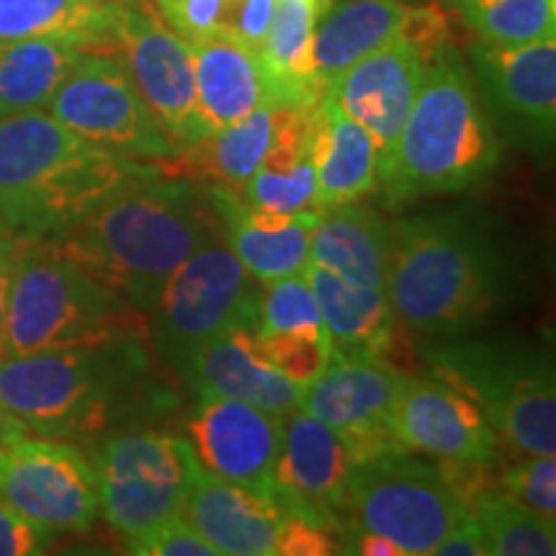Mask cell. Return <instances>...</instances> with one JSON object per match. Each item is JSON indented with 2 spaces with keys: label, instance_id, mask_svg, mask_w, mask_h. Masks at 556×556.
<instances>
[{
  "label": "cell",
  "instance_id": "obj_1",
  "mask_svg": "<svg viewBox=\"0 0 556 556\" xmlns=\"http://www.w3.org/2000/svg\"><path fill=\"white\" fill-rule=\"evenodd\" d=\"M217 235L222 222L208 189L155 173L129 180L54 240L80 268L150 315L180 263Z\"/></svg>",
  "mask_w": 556,
  "mask_h": 556
},
{
  "label": "cell",
  "instance_id": "obj_2",
  "mask_svg": "<svg viewBox=\"0 0 556 556\" xmlns=\"http://www.w3.org/2000/svg\"><path fill=\"white\" fill-rule=\"evenodd\" d=\"M165 173L96 148L47 114L0 119V217L24 238H60L129 180Z\"/></svg>",
  "mask_w": 556,
  "mask_h": 556
},
{
  "label": "cell",
  "instance_id": "obj_3",
  "mask_svg": "<svg viewBox=\"0 0 556 556\" xmlns=\"http://www.w3.org/2000/svg\"><path fill=\"white\" fill-rule=\"evenodd\" d=\"M384 291L409 332L454 340L500 309L505 270L492 240L464 214L409 217L394 222Z\"/></svg>",
  "mask_w": 556,
  "mask_h": 556
},
{
  "label": "cell",
  "instance_id": "obj_4",
  "mask_svg": "<svg viewBox=\"0 0 556 556\" xmlns=\"http://www.w3.org/2000/svg\"><path fill=\"white\" fill-rule=\"evenodd\" d=\"M144 340L75 345L0 358V409L26 433L96 441L135 409Z\"/></svg>",
  "mask_w": 556,
  "mask_h": 556
},
{
  "label": "cell",
  "instance_id": "obj_5",
  "mask_svg": "<svg viewBox=\"0 0 556 556\" xmlns=\"http://www.w3.org/2000/svg\"><path fill=\"white\" fill-rule=\"evenodd\" d=\"M500 155L503 144L475 80L441 54L428 65L377 193L397 208L435 193L469 191L492 176Z\"/></svg>",
  "mask_w": 556,
  "mask_h": 556
},
{
  "label": "cell",
  "instance_id": "obj_6",
  "mask_svg": "<svg viewBox=\"0 0 556 556\" xmlns=\"http://www.w3.org/2000/svg\"><path fill=\"white\" fill-rule=\"evenodd\" d=\"M148 336L144 312L80 268L58 240L18 235L3 358Z\"/></svg>",
  "mask_w": 556,
  "mask_h": 556
},
{
  "label": "cell",
  "instance_id": "obj_7",
  "mask_svg": "<svg viewBox=\"0 0 556 556\" xmlns=\"http://www.w3.org/2000/svg\"><path fill=\"white\" fill-rule=\"evenodd\" d=\"M430 368L467 394L518 456L556 454L554 364L541 348L454 338L430 353Z\"/></svg>",
  "mask_w": 556,
  "mask_h": 556
},
{
  "label": "cell",
  "instance_id": "obj_8",
  "mask_svg": "<svg viewBox=\"0 0 556 556\" xmlns=\"http://www.w3.org/2000/svg\"><path fill=\"white\" fill-rule=\"evenodd\" d=\"M90 464L101 516L124 541L184 516L201 469L191 443L165 430H119L96 438Z\"/></svg>",
  "mask_w": 556,
  "mask_h": 556
},
{
  "label": "cell",
  "instance_id": "obj_9",
  "mask_svg": "<svg viewBox=\"0 0 556 556\" xmlns=\"http://www.w3.org/2000/svg\"><path fill=\"white\" fill-rule=\"evenodd\" d=\"M467 505L433 464L407 451H384L353 462L351 526L368 528L400 546L402 556L433 554L451 528L467 518Z\"/></svg>",
  "mask_w": 556,
  "mask_h": 556
},
{
  "label": "cell",
  "instance_id": "obj_10",
  "mask_svg": "<svg viewBox=\"0 0 556 556\" xmlns=\"http://www.w3.org/2000/svg\"><path fill=\"white\" fill-rule=\"evenodd\" d=\"M263 283L248 274L225 232L176 268L150 315L155 340L180 366L201 343L232 328H258Z\"/></svg>",
  "mask_w": 556,
  "mask_h": 556
},
{
  "label": "cell",
  "instance_id": "obj_11",
  "mask_svg": "<svg viewBox=\"0 0 556 556\" xmlns=\"http://www.w3.org/2000/svg\"><path fill=\"white\" fill-rule=\"evenodd\" d=\"M45 111L90 144L122 157L155 163L163 170L178 157L176 144L139 96L122 60L99 52V47L70 70Z\"/></svg>",
  "mask_w": 556,
  "mask_h": 556
},
{
  "label": "cell",
  "instance_id": "obj_12",
  "mask_svg": "<svg viewBox=\"0 0 556 556\" xmlns=\"http://www.w3.org/2000/svg\"><path fill=\"white\" fill-rule=\"evenodd\" d=\"M0 500L54 536L86 533L101 518L93 464L60 438L18 433L5 441Z\"/></svg>",
  "mask_w": 556,
  "mask_h": 556
},
{
  "label": "cell",
  "instance_id": "obj_13",
  "mask_svg": "<svg viewBox=\"0 0 556 556\" xmlns=\"http://www.w3.org/2000/svg\"><path fill=\"white\" fill-rule=\"evenodd\" d=\"M114 47L139 96L176 144L178 155L199 144L208 129L199 114L186 39L160 21L150 0H119Z\"/></svg>",
  "mask_w": 556,
  "mask_h": 556
},
{
  "label": "cell",
  "instance_id": "obj_14",
  "mask_svg": "<svg viewBox=\"0 0 556 556\" xmlns=\"http://www.w3.org/2000/svg\"><path fill=\"white\" fill-rule=\"evenodd\" d=\"M405 379L381 353L332 351L328 368L304 389L302 409L343 438L353 462L384 451H407L392 428Z\"/></svg>",
  "mask_w": 556,
  "mask_h": 556
},
{
  "label": "cell",
  "instance_id": "obj_15",
  "mask_svg": "<svg viewBox=\"0 0 556 556\" xmlns=\"http://www.w3.org/2000/svg\"><path fill=\"white\" fill-rule=\"evenodd\" d=\"M351 469L345 441L330 426L302 407L283 417L274 497L287 516L345 533L351 526Z\"/></svg>",
  "mask_w": 556,
  "mask_h": 556
},
{
  "label": "cell",
  "instance_id": "obj_16",
  "mask_svg": "<svg viewBox=\"0 0 556 556\" xmlns=\"http://www.w3.org/2000/svg\"><path fill=\"white\" fill-rule=\"evenodd\" d=\"M186 428L201 469L274 497L283 417L240 400L199 394Z\"/></svg>",
  "mask_w": 556,
  "mask_h": 556
},
{
  "label": "cell",
  "instance_id": "obj_17",
  "mask_svg": "<svg viewBox=\"0 0 556 556\" xmlns=\"http://www.w3.org/2000/svg\"><path fill=\"white\" fill-rule=\"evenodd\" d=\"M430 62L407 39H394L328 86L332 101L371 135L379 152V176L394 155Z\"/></svg>",
  "mask_w": 556,
  "mask_h": 556
},
{
  "label": "cell",
  "instance_id": "obj_18",
  "mask_svg": "<svg viewBox=\"0 0 556 556\" xmlns=\"http://www.w3.org/2000/svg\"><path fill=\"white\" fill-rule=\"evenodd\" d=\"M394 435L407 451L448 464H492L497 435L482 409L438 377H407L392 415Z\"/></svg>",
  "mask_w": 556,
  "mask_h": 556
},
{
  "label": "cell",
  "instance_id": "obj_19",
  "mask_svg": "<svg viewBox=\"0 0 556 556\" xmlns=\"http://www.w3.org/2000/svg\"><path fill=\"white\" fill-rule=\"evenodd\" d=\"M208 197L219 214L225 240L255 281L266 287L278 278L302 274L309 261V238L319 212H268L250 206L238 191L225 186H212Z\"/></svg>",
  "mask_w": 556,
  "mask_h": 556
},
{
  "label": "cell",
  "instance_id": "obj_20",
  "mask_svg": "<svg viewBox=\"0 0 556 556\" xmlns=\"http://www.w3.org/2000/svg\"><path fill=\"white\" fill-rule=\"evenodd\" d=\"M180 368L199 394L248 402L278 417L302 407L304 389L263 361L253 328H232L206 340Z\"/></svg>",
  "mask_w": 556,
  "mask_h": 556
},
{
  "label": "cell",
  "instance_id": "obj_21",
  "mask_svg": "<svg viewBox=\"0 0 556 556\" xmlns=\"http://www.w3.org/2000/svg\"><path fill=\"white\" fill-rule=\"evenodd\" d=\"M184 516L217 556H274L287 513L276 497L199 469Z\"/></svg>",
  "mask_w": 556,
  "mask_h": 556
},
{
  "label": "cell",
  "instance_id": "obj_22",
  "mask_svg": "<svg viewBox=\"0 0 556 556\" xmlns=\"http://www.w3.org/2000/svg\"><path fill=\"white\" fill-rule=\"evenodd\" d=\"M471 65L507 114L541 139H552L556 122V37L518 47L475 41Z\"/></svg>",
  "mask_w": 556,
  "mask_h": 556
},
{
  "label": "cell",
  "instance_id": "obj_23",
  "mask_svg": "<svg viewBox=\"0 0 556 556\" xmlns=\"http://www.w3.org/2000/svg\"><path fill=\"white\" fill-rule=\"evenodd\" d=\"M186 45L191 52L199 114L208 135L229 127L258 106L276 103L258 50L219 31Z\"/></svg>",
  "mask_w": 556,
  "mask_h": 556
},
{
  "label": "cell",
  "instance_id": "obj_24",
  "mask_svg": "<svg viewBox=\"0 0 556 556\" xmlns=\"http://www.w3.org/2000/svg\"><path fill=\"white\" fill-rule=\"evenodd\" d=\"M413 5L407 0H323L312 34V65L317 80L328 88L366 54L400 39Z\"/></svg>",
  "mask_w": 556,
  "mask_h": 556
},
{
  "label": "cell",
  "instance_id": "obj_25",
  "mask_svg": "<svg viewBox=\"0 0 556 556\" xmlns=\"http://www.w3.org/2000/svg\"><path fill=\"white\" fill-rule=\"evenodd\" d=\"M392 248L394 222L353 201L319 212L309 238V261L358 287L384 289Z\"/></svg>",
  "mask_w": 556,
  "mask_h": 556
},
{
  "label": "cell",
  "instance_id": "obj_26",
  "mask_svg": "<svg viewBox=\"0 0 556 556\" xmlns=\"http://www.w3.org/2000/svg\"><path fill=\"white\" fill-rule=\"evenodd\" d=\"M319 208L353 204L377 193L379 152L368 131L345 114L325 90L319 99L317 131L312 144Z\"/></svg>",
  "mask_w": 556,
  "mask_h": 556
},
{
  "label": "cell",
  "instance_id": "obj_27",
  "mask_svg": "<svg viewBox=\"0 0 556 556\" xmlns=\"http://www.w3.org/2000/svg\"><path fill=\"white\" fill-rule=\"evenodd\" d=\"M302 276L315 294L332 351L384 353L392 345L397 317L384 289L358 287L312 261H307Z\"/></svg>",
  "mask_w": 556,
  "mask_h": 556
},
{
  "label": "cell",
  "instance_id": "obj_28",
  "mask_svg": "<svg viewBox=\"0 0 556 556\" xmlns=\"http://www.w3.org/2000/svg\"><path fill=\"white\" fill-rule=\"evenodd\" d=\"M323 0H278L274 21L261 45L276 103L302 106L323 99L328 88L317 80L312 65V34Z\"/></svg>",
  "mask_w": 556,
  "mask_h": 556
},
{
  "label": "cell",
  "instance_id": "obj_29",
  "mask_svg": "<svg viewBox=\"0 0 556 556\" xmlns=\"http://www.w3.org/2000/svg\"><path fill=\"white\" fill-rule=\"evenodd\" d=\"M88 50L70 39H0V119L45 111Z\"/></svg>",
  "mask_w": 556,
  "mask_h": 556
},
{
  "label": "cell",
  "instance_id": "obj_30",
  "mask_svg": "<svg viewBox=\"0 0 556 556\" xmlns=\"http://www.w3.org/2000/svg\"><path fill=\"white\" fill-rule=\"evenodd\" d=\"M119 0H0V39L114 45Z\"/></svg>",
  "mask_w": 556,
  "mask_h": 556
},
{
  "label": "cell",
  "instance_id": "obj_31",
  "mask_svg": "<svg viewBox=\"0 0 556 556\" xmlns=\"http://www.w3.org/2000/svg\"><path fill=\"white\" fill-rule=\"evenodd\" d=\"M276 114L278 103H266L229 127L206 135L189 150L193 152V168L199 165V173L214 178L225 189H242L263 165L276 129Z\"/></svg>",
  "mask_w": 556,
  "mask_h": 556
},
{
  "label": "cell",
  "instance_id": "obj_32",
  "mask_svg": "<svg viewBox=\"0 0 556 556\" xmlns=\"http://www.w3.org/2000/svg\"><path fill=\"white\" fill-rule=\"evenodd\" d=\"M467 510L482 531L490 556L556 554V520L500 490H477Z\"/></svg>",
  "mask_w": 556,
  "mask_h": 556
},
{
  "label": "cell",
  "instance_id": "obj_33",
  "mask_svg": "<svg viewBox=\"0 0 556 556\" xmlns=\"http://www.w3.org/2000/svg\"><path fill=\"white\" fill-rule=\"evenodd\" d=\"M479 41L518 47L556 37V0H443Z\"/></svg>",
  "mask_w": 556,
  "mask_h": 556
},
{
  "label": "cell",
  "instance_id": "obj_34",
  "mask_svg": "<svg viewBox=\"0 0 556 556\" xmlns=\"http://www.w3.org/2000/svg\"><path fill=\"white\" fill-rule=\"evenodd\" d=\"M255 348L266 364L283 374L302 389H307L332 358V340L328 328H299L283 332H255Z\"/></svg>",
  "mask_w": 556,
  "mask_h": 556
},
{
  "label": "cell",
  "instance_id": "obj_35",
  "mask_svg": "<svg viewBox=\"0 0 556 556\" xmlns=\"http://www.w3.org/2000/svg\"><path fill=\"white\" fill-rule=\"evenodd\" d=\"M242 201L250 206L268 208V212L299 214V212H323L317 206V173L315 160L307 157L289 170L258 168L240 189Z\"/></svg>",
  "mask_w": 556,
  "mask_h": 556
},
{
  "label": "cell",
  "instance_id": "obj_36",
  "mask_svg": "<svg viewBox=\"0 0 556 556\" xmlns=\"http://www.w3.org/2000/svg\"><path fill=\"white\" fill-rule=\"evenodd\" d=\"M323 325L315 294H312L307 278L302 274L266 283L261 296L258 328H255L258 336L299 328H323Z\"/></svg>",
  "mask_w": 556,
  "mask_h": 556
},
{
  "label": "cell",
  "instance_id": "obj_37",
  "mask_svg": "<svg viewBox=\"0 0 556 556\" xmlns=\"http://www.w3.org/2000/svg\"><path fill=\"white\" fill-rule=\"evenodd\" d=\"M503 486L507 495L526 503L541 516H556V458L554 456H518L516 464L503 469Z\"/></svg>",
  "mask_w": 556,
  "mask_h": 556
},
{
  "label": "cell",
  "instance_id": "obj_38",
  "mask_svg": "<svg viewBox=\"0 0 556 556\" xmlns=\"http://www.w3.org/2000/svg\"><path fill=\"white\" fill-rule=\"evenodd\" d=\"M124 546L137 556H217L186 516L168 518L165 523L144 531L142 536L124 541Z\"/></svg>",
  "mask_w": 556,
  "mask_h": 556
},
{
  "label": "cell",
  "instance_id": "obj_39",
  "mask_svg": "<svg viewBox=\"0 0 556 556\" xmlns=\"http://www.w3.org/2000/svg\"><path fill=\"white\" fill-rule=\"evenodd\" d=\"M225 5L227 0H155L160 21L186 41L217 34Z\"/></svg>",
  "mask_w": 556,
  "mask_h": 556
},
{
  "label": "cell",
  "instance_id": "obj_40",
  "mask_svg": "<svg viewBox=\"0 0 556 556\" xmlns=\"http://www.w3.org/2000/svg\"><path fill=\"white\" fill-rule=\"evenodd\" d=\"M278 0H227L222 13L219 34L242 41V45L261 50L270 21H274Z\"/></svg>",
  "mask_w": 556,
  "mask_h": 556
},
{
  "label": "cell",
  "instance_id": "obj_41",
  "mask_svg": "<svg viewBox=\"0 0 556 556\" xmlns=\"http://www.w3.org/2000/svg\"><path fill=\"white\" fill-rule=\"evenodd\" d=\"M278 556H328L340 554V541L328 528L312 523L307 518L287 516L278 528L276 548Z\"/></svg>",
  "mask_w": 556,
  "mask_h": 556
},
{
  "label": "cell",
  "instance_id": "obj_42",
  "mask_svg": "<svg viewBox=\"0 0 556 556\" xmlns=\"http://www.w3.org/2000/svg\"><path fill=\"white\" fill-rule=\"evenodd\" d=\"M54 533L0 500V556H39L50 552Z\"/></svg>",
  "mask_w": 556,
  "mask_h": 556
},
{
  "label": "cell",
  "instance_id": "obj_43",
  "mask_svg": "<svg viewBox=\"0 0 556 556\" xmlns=\"http://www.w3.org/2000/svg\"><path fill=\"white\" fill-rule=\"evenodd\" d=\"M433 554L435 556H490L482 531H479V526L475 523V518H471L469 513L462 523L451 528L446 536L438 541Z\"/></svg>",
  "mask_w": 556,
  "mask_h": 556
},
{
  "label": "cell",
  "instance_id": "obj_44",
  "mask_svg": "<svg viewBox=\"0 0 556 556\" xmlns=\"http://www.w3.org/2000/svg\"><path fill=\"white\" fill-rule=\"evenodd\" d=\"M18 235L0 238V358H3V340H5V309H9V289H11V270L13 255H16Z\"/></svg>",
  "mask_w": 556,
  "mask_h": 556
},
{
  "label": "cell",
  "instance_id": "obj_45",
  "mask_svg": "<svg viewBox=\"0 0 556 556\" xmlns=\"http://www.w3.org/2000/svg\"><path fill=\"white\" fill-rule=\"evenodd\" d=\"M18 433H26L24 428L21 426H16V422L11 420L9 415L3 413V409H0V438H3V443L9 441V438H13V435H18Z\"/></svg>",
  "mask_w": 556,
  "mask_h": 556
},
{
  "label": "cell",
  "instance_id": "obj_46",
  "mask_svg": "<svg viewBox=\"0 0 556 556\" xmlns=\"http://www.w3.org/2000/svg\"><path fill=\"white\" fill-rule=\"evenodd\" d=\"M11 235H16V232H13V229L5 225V219L0 217V238H11Z\"/></svg>",
  "mask_w": 556,
  "mask_h": 556
},
{
  "label": "cell",
  "instance_id": "obj_47",
  "mask_svg": "<svg viewBox=\"0 0 556 556\" xmlns=\"http://www.w3.org/2000/svg\"><path fill=\"white\" fill-rule=\"evenodd\" d=\"M3 451H5V443H3V438H0V464H3Z\"/></svg>",
  "mask_w": 556,
  "mask_h": 556
},
{
  "label": "cell",
  "instance_id": "obj_48",
  "mask_svg": "<svg viewBox=\"0 0 556 556\" xmlns=\"http://www.w3.org/2000/svg\"><path fill=\"white\" fill-rule=\"evenodd\" d=\"M407 3H413V0H407Z\"/></svg>",
  "mask_w": 556,
  "mask_h": 556
}]
</instances>
